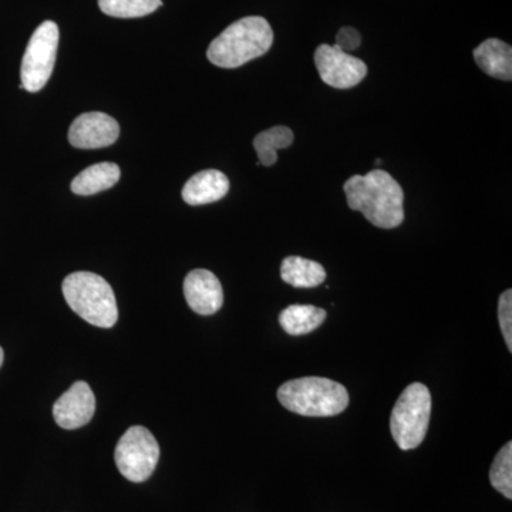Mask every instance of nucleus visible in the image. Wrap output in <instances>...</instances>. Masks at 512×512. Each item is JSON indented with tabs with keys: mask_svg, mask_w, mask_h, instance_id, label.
Masks as SVG:
<instances>
[{
	"mask_svg": "<svg viewBox=\"0 0 512 512\" xmlns=\"http://www.w3.org/2000/svg\"><path fill=\"white\" fill-rule=\"evenodd\" d=\"M350 210L362 212L377 228L393 229L404 221V191L402 185L383 170L366 175H353L345 185Z\"/></svg>",
	"mask_w": 512,
	"mask_h": 512,
	"instance_id": "obj_1",
	"label": "nucleus"
},
{
	"mask_svg": "<svg viewBox=\"0 0 512 512\" xmlns=\"http://www.w3.org/2000/svg\"><path fill=\"white\" fill-rule=\"evenodd\" d=\"M274 43V30L261 16H248L228 26L208 47V60L222 69H237L264 56Z\"/></svg>",
	"mask_w": 512,
	"mask_h": 512,
	"instance_id": "obj_2",
	"label": "nucleus"
},
{
	"mask_svg": "<svg viewBox=\"0 0 512 512\" xmlns=\"http://www.w3.org/2000/svg\"><path fill=\"white\" fill-rule=\"evenodd\" d=\"M278 399L289 412L308 417L338 416L349 406L346 387L326 377L289 380L279 387Z\"/></svg>",
	"mask_w": 512,
	"mask_h": 512,
	"instance_id": "obj_3",
	"label": "nucleus"
},
{
	"mask_svg": "<svg viewBox=\"0 0 512 512\" xmlns=\"http://www.w3.org/2000/svg\"><path fill=\"white\" fill-rule=\"evenodd\" d=\"M67 305L97 328L110 329L119 320L116 295L106 279L93 272H74L63 281Z\"/></svg>",
	"mask_w": 512,
	"mask_h": 512,
	"instance_id": "obj_4",
	"label": "nucleus"
},
{
	"mask_svg": "<svg viewBox=\"0 0 512 512\" xmlns=\"http://www.w3.org/2000/svg\"><path fill=\"white\" fill-rule=\"evenodd\" d=\"M430 414V390L423 383L407 386L390 417V431L397 446L404 451L419 447L429 430Z\"/></svg>",
	"mask_w": 512,
	"mask_h": 512,
	"instance_id": "obj_5",
	"label": "nucleus"
},
{
	"mask_svg": "<svg viewBox=\"0 0 512 512\" xmlns=\"http://www.w3.org/2000/svg\"><path fill=\"white\" fill-rule=\"evenodd\" d=\"M160 446L156 437L143 426L130 427L117 443L114 461L121 476L131 483H144L153 476Z\"/></svg>",
	"mask_w": 512,
	"mask_h": 512,
	"instance_id": "obj_6",
	"label": "nucleus"
},
{
	"mask_svg": "<svg viewBox=\"0 0 512 512\" xmlns=\"http://www.w3.org/2000/svg\"><path fill=\"white\" fill-rule=\"evenodd\" d=\"M59 28L52 20H46L30 37L20 69L22 89L37 93L46 86L55 69L57 47H59Z\"/></svg>",
	"mask_w": 512,
	"mask_h": 512,
	"instance_id": "obj_7",
	"label": "nucleus"
},
{
	"mask_svg": "<svg viewBox=\"0 0 512 512\" xmlns=\"http://www.w3.org/2000/svg\"><path fill=\"white\" fill-rule=\"evenodd\" d=\"M320 79L330 87L346 90L362 83L367 74L363 60L350 56L338 46L320 45L315 52Z\"/></svg>",
	"mask_w": 512,
	"mask_h": 512,
	"instance_id": "obj_8",
	"label": "nucleus"
},
{
	"mask_svg": "<svg viewBox=\"0 0 512 512\" xmlns=\"http://www.w3.org/2000/svg\"><path fill=\"white\" fill-rule=\"evenodd\" d=\"M120 136V126L109 114L92 111L73 121L69 130V141L82 150L110 147Z\"/></svg>",
	"mask_w": 512,
	"mask_h": 512,
	"instance_id": "obj_9",
	"label": "nucleus"
},
{
	"mask_svg": "<svg viewBox=\"0 0 512 512\" xmlns=\"http://www.w3.org/2000/svg\"><path fill=\"white\" fill-rule=\"evenodd\" d=\"M96 413V397L86 382H76L56 400L53 417L64 430L86 426Z\"/></svg>",
	"mask_w": 512,
	"mask_h": 512,
	"instance_id": "obj_10",
	"label": "nucleus"
},
{
	"mask_svg": "<svg viewBox=\"0 0 512 512\" xmlns=\"http://www.w3.org/2000/svg\"><path fill=\"white\" fill-rule=\"evenodd\" d=\"M184 295L192 311L202 316L214 315L224 303L220 279L207 269H194L187 275Z\"/></svg>",
	"mask_w": 512,
	"mask_h": 512,
	"instance_id": "obj_11",
	"label": "nucleus"
},
{
	"mask_svg": "<svg viewBox=\"0 0 512 512\" xmlns=\"http://www.w3.org/2000/svg\"><path fill=\"white\" fill-rule=\"evenodd\" d=\"M229 191L227 175L218 170H204L192 175L183 188V200L188 205L212 204L222 200Z\"/></svg>",
	"mask_w": 512,
	"mask_h": 512,
	"instance_id": "obj_12",
	"label": "nucleus"
},
{
	"mask_svg": "<svg viewBox=\"0 0 512 512\" xmlns=\"http://www.w3.org/2000/svg\"><path fill=\"white\" fill-rule=\"evenodd\" d=\"M474 59L481 70L494 79L511 82L512 49L510 45L498 39H487L473 52Z\"/></svg>",
	"mask_w": 512,
	"mask_h": 512,
	"instance_id": "obj_13",
	"label": "nucleus"
},
{
	"mask_svg": "<svg viewBox=\"0 0 512 512\" xmlns=\"http://www.w3.org/2000/svg\"><path fill=\"white\" fill-rule=\"evenodd\" d=\"M281 278L293 288H316L326 281V271L319 262L302 256H288L282 262Z\"/></svg>",
	"mask_w": 512,
	"mask_h": 512,
	"instance_id": "obj_14",
	"label": "nucleus"
},
{
	"mask_svg": "<svg viewBox=\"0 0 512 512\" xmlns=\"http://www.w3.org/2000/svg\"><path fill=\"white\" fill-rule=\"evenodd\" d=\"M120 180V167L114 163H99L86 168L72 181L74 194L94 195L97 192L109 190Z\"/></svg>",
	"mask_w": 512,
	"mask_h": 512,
	"instance_id": "obj_15",
	"label": "nucleus"
},
{
	"mask_svg": "<svg viewBox=\"0 0 512 512\" xmlns=\"http://www.w3.org/2000/svg\"><path fill=\"white\" fill-rule=\"evenodd\" d=\"M326 319V311L312 305H289L279 315V323L292 336L308 335Z\"/></svg>",
	"mask_w": 512,
	"mask_h": 512,
	"instance_id": "obj_16",
	"label": "nucleus"
},
{
	"mask_svg": "<svg viewBox=\"0 0 512 512\" xmlns=\"http://www.w3.org/2000/svg\"><path fill=\"white\" fill-rule=\"evenodd\" d=\"M293 143V131L289 127L276 126L262 131L254 140V148L258 154L259 163L265 167H271L276 161V151L291 147Z\"/></svg>",
	"mask_w": 512,
	"mask_h": 512,
	"instance_id": "obj_17",
	"label": "nucleus"
},
{
	"mask_svg": "<svg viewBox=\"0 0 512 512\" xmlns=\"http://www.w3.org/2000/svg\"><path fill=\"white\" fill-rule=\"evenodd\" d=\"M161 0H99L101 12L121 19L143 18L161 6Z\"/></svg>",
	"mask_w": 512,
	"mask_h": 512,
	"instance_id": "obj_18",
	"label": "nucleus"
},
{
	"mask_svg": "<svg viewBox=\"0 0 512 512\" xmlns=\"http://www.w3.org/2000/svg\"><path fill=\"white\" fill-rule=\"evenodd\" d=\"M491 485L503 494L505 498H512V443L507 444L495 456L490 470Z\"/></svg>",
	"mask_w": 512,
	"mask_h": 512,
	"instance_id": "obj_19",
	"label": "nucleus"
},
{
	"mask_svg": "<svg viewBox=\"0 0 512 512\" xmlns=\"http://www.w3.org/2000/svg\"><path fill=\"white\" fill-rule=\"evenodd\" d=\"M498 318L507 348L512 352V291L507 289L498 302Z\"/></svg>",
	"mask_w": 512,
	"mask_h": 512,
	"instance_id": "obj_20",
	"label": "nucleus"
},
{
	"mask_svg": "<svg viewBox=\"0 0 512 512\" xmlns=\"http://www.w3.org/2000/svg\"><path fill=\"white\" fill-rule=\"evenodd\" d=\"M360 43H362V36L355 28L346 26V28L340 29L336 35V46L343 52L349 53L359 49Z\"/></svg>",
	"mask_w": 512,
	"mask_h": 512,
	"instance_id": "obj_21",
	"label": "nucleus"
},
{
	"mask_svg": "<svg viewBox=\"0 0 512 512\" xmlns=\"http://www.w3.org/2000/svg\"><path fill=\"white\" fill-rule=\"evenodd\" d=\"M3 360H5V353H3V349L0 348V367L3 365Z\"/></svg>",
	"mask_w": 512,
	"mask_h": 512,
	"instance_id": "obj_22",
	"label": "nucleus"
},
{
	"mask_svg": "<svg viewBox=\"0 0 512 512\" xmlns=\"http://www.w3.org/2000/svg\"><path fill=\"white\" fill-rule=\"evenodd\" d=\"M382 163H383V161H382V160H376V165H380V164H382Z\"/></svg>",
	"mask_w": 512,
	"mask_h": 512,
	"instance_id": "obj_23",
	"label": "nucleus"
}]
</instances>
